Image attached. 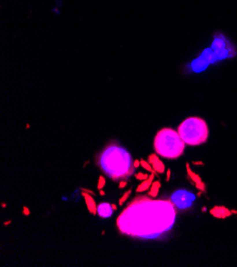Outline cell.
Wrapping results in <instances>:
<instances>
[{"mask_svg": "<svg viewBox=\"0 0 237 267\" xmlns=\"http://www.w3.org/2000/svg\"><path fill=\"white\" fill-rule=\"evenodd\" d=\"M171 200H155L138 196L117 218V228L123 234L135 237L156 238L170 230L175 221Z\"/></svg>", "mask_w": 237, "mask_h": 267, "instance_id": "cell-1", "label": "cell"}, {"mask_svg": "<svg viewBox=\"0 0 237 267\" xmlns=\"http://www.w3.org/2000/svg\"><path fill=\"white\" fill-rule=\"evenodd\" d=\"M98 165L108 177L115 181L128 179L135 169L130 152L118 144H110L100 152Z\"/></svg>", "mask_w": 237, "mask_h": 267, "instance_id": "cell-2", "label": "cell"}, {"mask_svg": "<svg viewBox=\"0 0 237 267\" xmlns=\"http://www.w3.org/2000/svg\"><path fill=\"white\" fill-rule=\"evenodd\" d=\"M154 149L163 158L177 159L183 154L185 143L178 131L171 128H163L155 135Z\"/></svg>", "mask_w": 237, "mask_h": 267, "instance_id": "cell-3", "label": "cell"}, {"mask_svg": "<svg viewBox=\"0 0 237 267\" xmlns=\"http://www.w3.org/2000/svg\"><path fill=\"white\" fill-rule=\"evenodd\" d=\"M178 132L186 145H201L208 139V124L200 117H188L183 120L178 127Z\"/></svg>", "mask_w": 237, "mask_h": 267, "instance_id": "cell-4", "label": "cell"}, {"mask_svg": "<svg viewBox=\"0 0 237 267\" xmlns=\"http://www.w3.org/2000/svg\"><path fill=\"white\" fill-rule=\"evenodd\" d=\"M171 202L180 210H185V209L190 208L191 205L196 200V195L192 193L185 191V189H179L175 191L170 197Z\"/></svg>", "mask_w": 237, "mask_h": 267, "instance_id": "cell-5", "label": "cell"}, {"mask_svg": "<svg viewBox=\"0 0 237 267\" xmlns=\"http://www.w3.org/2000/svg\"><path fill=\"white\" fill-rule=\"evenodd\" d=\"M215 54L212 48L205 49L197 59L191 62V69L196 73H200L202 70H205L208 66L212 63H215Z\"/></svg>", "mask_w": 237, "mask_h": 267, "instance_id": "cell-6", "label": "cell"}, {"mask_svg": "<svg viewBox=\"0 0 237 267\" xmlns=\"http://www.w3.org/2000/svg\"><path fill=\"white\" fill-rule=\"evenodd\" d=\"M149 163L152 166L153 170L160 172V174H163L165 172V166L164 164L162 163V161L158 159V156L156 154H150L149 155Z\"/></svg>", "mask_w": 237, "mask_h": 267, "instance_id": "cell-7", "label": "cell"}, {"mask_svg": "<svg viewBox=\"0 0 237 267\" xmlns=\"http://www.w3.org/2000/svg\"><path fill=\"white\" fill-rule=\"evenodd\" d=\"M97 214L100 216V217H104L108 218L110 216H112L113 214V208L112 205L110 203H100L99 205H97Z\"/></svg>", "mask_w": 237, "mask_h": 267, "instance_id": "cell-8", "label": "cell"}, {"mask_svg": "<svg viewBox=\"0 0 237 267\" xmlns=\"http://www.w3.org/2000/svg\"><path fill=\"white\" fill-rule=\"evenodd\" d=\"M211 214L217 218H224L231 215V211L223 207H215L211 210Z\"/></svg>", "mask_w": 237, "mask_h": 267, "instance_id": "cell-9", "label": "cell"}, {"mask_svg": "<svg viewBox=\"0 0 237 267\" xmlns=\"http://www.w3.org/2000/svg\"><path fill=\"white\" fill-rule=\"evenodd\" d=\"M187 170H188V175L190 176V178L192 179L195 182H196V185H197V187L199 188V189H203V188H204V184H203L202 180H201V179L199 178L197 175H195L194 172H192L190 169H189V167H188V166H187Z\"/></svg>", "mask_w": 237, "mask_h": 267, "instance_id": "cell-10", "label": "cell"}, {"mask_svg": "<svg viewBox=\"0 0 237 267\" xmlns=\"http://www.w3.org/2000/svg\"><path fill=\"white\" fill-rule=\"evenodd\" d=\"M84 197H85V200L87 202V207H88L89 211L92 212V213H97V207L95 205L94 199L90 196H88V195H84Z\"/></svg>", "mask_w": 237, "mask_h": 267, "instance_id": "cell-11", "label": "cell"}, {"mask_svg": "<svg viewBox=\"0 0 237 267\" xmlns=\"http://www.w3.org/2000/svg\"><path fill=\"white\" fill-rule=\"evenodd\" d=\"M153 178H154V176L153 175H151L150 177H149L147 180H146L145 182H142V184L139 185L138 187H137V189L136 191H146V189H148L149 188V186L151 185V183H152V180H153Z\"/></svg>", "mask_w": 237, "mask_h": 267, "instance_id": "cell-12", "label": "cell"}, {"mask_svg": "<svg viewBox=\"0 0 237 267\" xmlns=\"http://www.w3.org/2000/svg\"><path fill=\"white\" fill-rule=\"evenodd\" d=\"M160 186H161V183H160V182L158 181L154 182L153 185H152L151 191H150V195H151V196H156L158 193V187H160Z\"/></svg>", "mask_w": 237, "mask_h": 267, "instance_id": "cell-13", "label": "cell"}, {"mask_svg": "<svg viewBox=\"0 0 237 267\" xmlns=\"http://www.w3.org/2000/svg\"><path fill=\"white\" fill-rule=\"evenodd\" d=\"M140 163H142V165L144 166V167H145L146 169H147V170H149V172H153V168H152V166H151V165H149L147 162L142 161Z\"/></svg>", "mask_w": 237, "mask_h": 267, "instance_id": "cell-14", "label": "cell"}, {"mask_svg": "<svg viewBox=\"0 0 237 267\" xmlns=\"http://www.w3.org/2000/svg\"><path fill=\"white\" fill-rule=\"evenodd\" d=\"M136 177H137L138 179H142H142H146V178H147V176H146V175H136Z\"/></svg>", "mask_w": 237, "mask_h": 267, "instance_id": "cell-15", "label": "cell"}]
</instances>
